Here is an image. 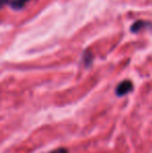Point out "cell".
I'll return each mask as SVG.
<instances>
[{
	"label": "cell",
	"instance_id": "5b68a950",
	"mask_svg": "<svg viewBox=\"0 0 152 153\" xmlns=\"http://www.w3.org/2000/svg\"><path fill=\"white\" fill-rule=\"evenodd\" d=\"M50 153H69V151L66 148H57V149L53 150Z\"/></svg>",
	"mask_w": 152,
	"mask_h": 153
},
{
	"label": "cell",
	"instance_id": "6da1fadb",
	"mask_svg": "<svg viewBox=\"0 0 152 153\" xmlns=\"http://www.w3.org/2000/svg\"><path fill=\"white\" fill-rule=\"evenodd\" d=\"M133 89V85L130 80H124L122 82H120L116 88V95L119 97L125 96L126 94H128L129 92L132 91Z\"/></svg>",
	"mask_w": 152,
	"mask_h": 153
},
{
	"label": "cell",
	"instance_id": "7a4b0ae2",
	"mask_svg": "<svg viewBox=\"0 0 152 153\" xmlns=\"http://www.w3.org/2000/svg\"><path fill=\"white\" fill-rule=\"evenodd\" d=\"M30 0H7V4L14 10H22Z\"/></svg>",
	"mask_w": 152,
	"mask_h": 153
},
{
	"label": "cell",
	"instance_id": "3957f363",
	"mask_svg": "<svg viewBox=\"0 0 152 153\" xmlns=\"http://www.w3.org/2000/svg\"><path fill=\"white\" fill-rule=\"evenodd\" d=\"M146 25H149V23H147L146 21H136V22L131 26V31L138 32V31H140L141 29L145 28Z\"/></svg>",
	"mask_w": 152,
	"mask_h": 153
},
{
	"label": "cell",
	"instance_id": "277c9868",
	"mask_svg": "<svg viewBox=\"0 0 152 153\" xmlns=\"http://www.w3.org/2000/svg\"><path fill=\"white\" fill-rule=\"evenodd\" d=\"M83 61H85V64L87 65V66L91 65L92 62H93V54H92V53L90 52V51L85 50V55H83Z\"/></svg>",
	"mask_w": 152,
	"mask_h": 153
}]
</instances>
